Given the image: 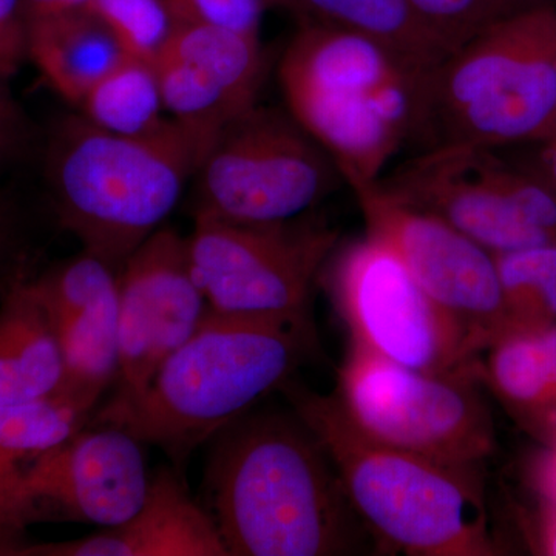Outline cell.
Masks as SVG:
<instances>
[{
	"label": "cell",
	"mask_w": 556,
	"mask_h": 556,
	"mask_svg": "<svg viewBox=\"0 0 556 556\" xmlns=\"http://www.w3.org/2000/svg\"><path fill=\"white\" fill-rule=\"evenodd\" d=\"M556 118V3L522 11L457 47L427 80L422 149L541 141Z\"/></svg>",
	"instance_id": "cell-6"
},
{
	"label": "cell",
	"mask_w": 556,
	"mask_h": 556,
	"mask_svg": "<svg viewBox=\"0 0 556 556\" xmlns=\"http://www.w3.org/2000/svg\"><path fill=\"white\" fill-rule=\"evenodd\" d=\"M348 188L367 233L396 252L424 291L473 334L481 350L510 327L493 252L448 223L391 199L376 181Z\"/></svg>",
	"instance_id": "cell-12"
},
{
	"label": "cell",
	"mask_w": 556,
	"mask_h": 556,
	"mask_svg": "<svg viewBox=\"0 0 556 556\" xmlns=\"http://www.w3.org/2000/svg\"><path fill=\"white\" fill-rule=\"evenodd\" d=\"M338 241L334 229L308 215L277 225L193 218L188 248L214 313L308 317L314 285Z\"/></svg>",
	"instance_id": "cell-10"
},
{
	"label": "cell",
	"mask_w": 556,
	"mask_h": 556,
	"mask_svg": "<svg viewBox=\"0 0 556 556\" xmlns=\"http://www.w3.org/2000/svg\"><path fill=\"white\" fill-rule=\"evenodd\" d=\"M431 70L356 33L300 22L278 84L289 115L350 186L382 177L399 150L419 139Z\"/></svg>",
	"instance_id": "cell-3"
},
{
	"label": "cell",
	"mask_w": 556,
	"mask_h": 556,
	"mask_svg": "<svg viewBox=\"0 0 556 556\" xmlns=\"http://www.w3.org/2000/svg\"><path fill=\"white\" fill-rule=\"evenodd\" d=\"M417 13L450 53L468 39L522 11L556 0H412Z\"/></svg>",
	"instance_id": "cell-25"
},
{
	"label": "cell",
	"mask_w": 556,
	"mask_h": 556,
	"mask_svg": "<svg viewBox=\"0 0 556 556\" xmlns=\"http://www.w3.org/2000/svg\"><path fill=\"white\" fill-rule=\"evenodd\" d=\"M27 138V123L17 104L10 79L0 75V164L13 159Z\"/></svg>",
	"instance_id": "cell-28"
},
{
	"label": "cell",
	"mask_w": 556,
	"mask_h": 556,
	"mask_svg": "<svg viewBox=\"0 0 556 556\" xmlns=\"http://www.w3.org/2000/svg\"><path fill=\"white\" fill-rule=\"evenodd\" d=\"M177 24H211L260 35L262 0H164Z\"/></svg>",
	"instance_id": "cell-26"
},
{
	"label": "cell",
	"mask_w": 556,
	"mask_h": 556,
	"mask_svg": "<svg viewBox=\"0 0 556 556\" xmlns=\"http://www.w3.org/2000/svg\"><path fill=\"white\" fill-rule=\"evenodd\" d=\"M497 152L468 142L434 146L386 172L376 185L495 255L556 241L536 226L548 199L543 182Z\"/></svg>",
	"instance_id": "cell-11"
},
{
	"label": "cell",
	"mask_w": 556,
	"mask_h": 556,
	"mask_svg": "<svg viewBox=\"0 0 556 556\" xmlns=\"http://www.w3.org/2000/svg\"><path fill=\"white\" fill-rule=\"evenodd\" d=\"M31 281L61 348L60 397L90 419L118 375V270L80 251Z\"/></svg>",
	"instance_id": "cell-15"
},
{
	"label": "cell",
	"mask_w": 556,
	"mask_h": 556,
	"mask_svg": "<svg viewBox=\"0 0 556 556\" xmlns=\"http://www.w3.org/2000/svg\"><path fill=\"white\" fill-rule=\"evenodd\" d=\"M64 362L49 311L25 274L0 300V404L60 397Z\"/></svg>",
	"instance_id": "cell-17"
},
{
	"label": "cell",
	"mask_w": 556,
	"mask_h": 556,
	"mask_svg": "<svg viewBox=\"0 0 556 556\" xmlns=\"http://www.w3.org/2000/svg\"><path fill=\"white\" fill-rule=\"evenodd\" d=\"M320 276L353 343L428 372L473 371L481 346L405 268L396 252L367 236L332 252Z\"/></svg>",
	"instance_id": "cell-9"
},
{
	"label": "cell",
	"mask_w": 556,
	"mask_h": 556,
	"mask_svg": "<svg viewBox=\"0 0 556 556\" xmlns=\"http://www.w3.org/2000/svg\"><path fill=\"white\" fill-rule=\"evenodd\" d=\"M79 115L110 134L141 137L166 123L155 64L124 58L83 98Z\"/></svg>",
	"instance_id": "cell-21"
},
{
	"label": "cell",
	"mask_w": 556,
	"mask_h": 556,
	"mask_svg": "<svg viewBox=\"0 0 556 556\" xmlns=\"http://www.w3.org/2000/svg\"><path fill=\"white\" fill-rule=\"evenodd\" d=\"M87 422L89 416L61 397L38 404H0V556H10L25 543L17 519V489L25 463Z\"/></svg>",
	"instance_id": "cell-19"
},
{
	"label": "cell",
	"mask_w": 556,
	"mask_h": 556,
	"mask_svg": "<svg viewBox=\"0 0 556 556\" xmlns=\"http://www.w3.org/2000/svg\"><path fill=\"white\" fill-rule=\"evenodd\" d=\"M86 9L109 28L127 58L150 64L177 25L164 0H91Z\"/></svg>",
	"instance_id": "cell-24"
},
{
	"label": "cell",
	"mask_w": 556,
	"mask_h": 556,
	"mask_svg": "<svg viewBox=\"0 0 556 556\" xmlns=\"http://www.w3.org/2000/svg\"><path fill=\"white\" fill-rule=\"evenodd\" d=\"M490 345L489 375L508 401L521 405L556 401V365L541 325H510Z\"/></svg>",
	"instance_id": "cell-22"
},
{
	"label": "cell",
	"mask_w": 556,
	"mask_h": 556,
	"mask_svg": "<svg viewBox=\"0 0 556 556\" xmlns=\"http://www.w3.org/2000/svg\"><path fill=\"white\" fill-rule=\"evenodd\" d=\"M281 390L327 450L351 507L380 548L409 556L493 554L475 467L375 441L351 422L334 394L292 379Z\"/></svg>",
	"instance_id": "cell-4"
},
{
	"label": "cell",
	"mask_w": 556,
	"mask_h": 556,
	"mask_svg": "<svg viewBox=\"0 0 556 556\" xmlns=\"http://www.w3.org/2000/svg\"><path fill=\"white\" fill-rule=\"evenodd\" d=\"M10 556H229L214 519L190 495L182 471L150 473L148 493L134 517L79 540L25 543Z\"/></svg>",
	"instance_id": "cell-16"
},
{
	"label": "cell",
	"mask_w": 556,
	"mask_h": 556,
	"mask_svg": "<svg viewBox=\"0 0 556 556\" xmlns=\"http://www.w3.org/2000/svg\"><path fill=\"white\" fill-rule=\"evenodd\" d=\"M91 0H25L28 22L54 16L65 11L86 9Z\"/></svg>",
	"instance_id": "cell-31"
},
{
	"label": "cell",
	"mask_w": 556,
	"mask_h": 556,
	"mask_svg": "<svg viewBox=\"0 0 556 556\" xmlns=\"http://www.w3.org/2000/svg\"><path fill=\"white\" fill-rule=\"evenodd\" d=\"M266 10L269 9H285L287 10L288 0H262Z\"/></svg>",
	"instance_id": "cell-32"
},
{
	"label": "cell",
	"mask_w": 556,
	"mask_h": 556,
	"mask_svg": "<svg viewBox=\"0 0 556 556\" xmlns=\"http://www.w3.org/2000/svg\"><path fill=\"white\" fill-rule=\"evenodd\" d=\"M521 148L527 152L522 159L515 161L556 197V138L543 139Z\"/></svg>",
	"instance_id": "cell-30"
},
{
	"label": "cell",
	"mask_w": 556,
	"mask_h": 556,
	"mask_svg": "<svg viewBox=\"0 0 556 556\" xmlns=\"http://www.w3.org/2000/svg\"><path fill=\"white\" fill-rule=\"evenodd\" d=\"M511 325L556 317V241L496 255Z\"/></svg>",
	"instance_id": "cell-23"
},
{
	"label": "cell",
	"mask_w": 556,
	"mask_h": 556,
	"mask_svg": "<svg viewBox=\"0 0 556 556\" xmlns=\"http://www.w3.org/2000/svg\"><path fill=\"white\" fill-rule=\"evenodd\" d=\"M119 361L112 396H137L199 328L207 303L190 266L188 237L161 226L118 270Z\"/></svg>",
	"instance_id": "cell-14"
},
{
	"label": "cell",
	"mask_w": 556,
	"mask_h": 556,
	"mask_svg": "<svg viewBox=\"0 0 556 556\" xmlns=\"http://www.w3.org/2000/svg\"><path fill=\"white\" fill-rule=\"evenodd\" d=\"M300 22L356 33L420 68H437L450 51L417 13L412 0H288Z\"/></svg>",
	"instance_id": "cell-20"
},
{
	"label": "cell",
	"mask_w": 556,
	"mask_h": 556,
	"mask_svg": "<svg viewBox=\"0 0 556 556\" xmlns=\"http://www.w3.org/2000/svg\"><path fill=\"white\" fill-rule=\"evenodd\" d=\"M551 138H556V118H555L554 123H552V126L548 127L547 134L544 135L543 139H551ZM543 139H541V141H543Z\"/></svg>",
	"instance_id": "cell-34"
},
{
	"label": "cell",
	"mask_w": 556,
	"mask_h": 556,
	"mask_svg": "<svg viewBox=\"0 0 556 556\" xmlns=\"http://www.w3.org/2000/svg\"><path fill=\"white\" fill-rule=\"evenodd\" d=\"M24 274V266L16 257V229L9 208L0 204V300L11 285Z\"/></svg>",
	"instance_id": "cell-29"
},
{
	"label": "cell",
	"mask_w": 556,
	"mask_h": 556,
	"mask_svg": "<svg viewBox=\"0 0 556 556\" xmlns=\"http://www.w3.org/2000/svg\"><path fill=\"white\" fill-rule=\"evenodd\" d=\"M318 353L313 318L207 309L199 328L137 396L98 405L87 426L126 431L182 471L193 450L281 390Z\"/></svg>",
	"instance_id": "cell-2"
},
{
	"label": "cell",
	"mask_w": 556,
	"mask_h": 556,
	"mask_svg": "<svg viewBox=\"0 0 556 556\" xmlns=\"http://www.w3.org/2000/svg\"><path fill=\"white\" fill-rule=\"evenodd\" d=\"M211 441L203 506L229 556L361 552V519L327 450L294 409H251Z\"/></svg>",
	"instance_id": "cell-1"
},
{
	"label": "cell",
	"mask_w": 556,
	"mask_h": 556,
	"mask_svg": "<svg viewBox=\"0 0 556 556\" xmlns=\"http://www.w3.org/2000/svg\"><path fill=\"white\" fill-rule=\"evenodd\" d=\"M193 218L277 225L311 214L342 172L287 109L252 105L230 121L197 167Z\"/></svg>",
	"instance_id": "cell-7"
},
{
	"label": "cell",
	"mask_w": 556,
	"mask_h": 556,
	"mask_svg": "<svg viewBox=\"0 0 556 556\" xmlns=\"http://www.w3.org/2000/svg\"><path fill=\"white\" fill-rule=\"evenodd\" d=\"M28 60L25 0H0V75L13 78Z\"/></svg>",
	"instance_id": "cell-27"
},
{
	"label": "cell",
	"mask_w": 556,
	"mask_h": 556,
	"mask_svg": "<svg viewBox=\"0 0 556 556\" xmlns=\"http://www.w3.org/2000/svg\"><path fill=\"white\" fill-rule=\"evenodd\" d=\"M150 481L142 444L110 426H86L22 468L17 518L118 526L137 514Z\"/></svg>",
	"instance_id": "cell-13"
},
{
	"label": "cell",
	"mask_w": 556,
	"mask_h": 556,
	"mask_svg": "<svg viewBox=\"0 0 556 556\" xmlns=\"http://www.w3.org/2000/svg\"><path fill=\"white\" fill-rule=\"evenodd\" d=\"M199 167L192 139L169 118L124 137L70 115L51 134L43 177L61 228L119 270L164 226Z\"/></svg>",
	"instance_id": "cell-5"
},
{
	"label": "cell",
	"mask_w": 556,
	"mask_h": 556,
	"mask_svg": "<svg viewBox=\"0 0 556 556\" xmlns=\"http://www.w3.org/2000/svg\"><path fill=\"white\" fill-rule=\"evenodd\" d=\"M548 551L552 555H556V518L554 525H552L551 535H548Z\"/></svg>",
	"instance_id": "cell-33"
},
{
	"label": "cell",
	"mask_w": 556,
	"mask_h": 556,
	"mask_svg": "<svg viewBox=\"0 0 556 556\" xmlns=\"http://www.w3.org/2000/svg\"><path fill=\"white\" fill-rule=\"evenodd\" d=\"M473 378V371L404 367L351 343L334 397L375 441L439 463L477 467L492 452L493 433Z\"/></svg>",
	"instance_id": "cell-8"
},
{
	"label": "cell",
	"mask_w": 556,
	"mask_h": 556,
	"mask_svg": "<svg viewBox=\"0 0 556 556\" xmlns=\"http://www.w3.org/2000/svg\"><path fill=\"white\" fill-rule=\"evenodd\" d=\"M124 58L112 33L90 10L28 22V60L75 108Z\"/></svg>",
	"instance_id": "cell-18"
}]
</instances>
